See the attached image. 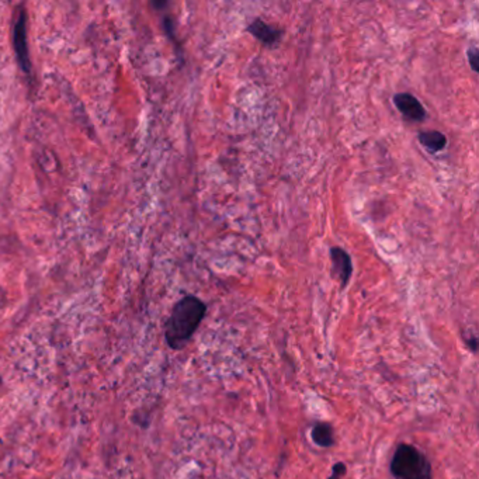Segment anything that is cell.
I'll list each match as a JSON object with an SVG mask.
<instances>
[{
  "label": "cell",
  "instance_id": "obj_8",
  "mask_svg": "<svg viewBox=\"0 0 479 479\" xmlns=\"http://www.w3.org/2000/svg\"><path fill=\"white\" fill-rule=\"evenodd\" d=\"M312 440L316 446L323 447V448H329L333 446L335 443V434H333V427L329 423L325 421H319L312 427L311 431Z\"/></svg>",
  "mask_w": 479,
  "mask_h": 479
},
{
  "label": "cell",
  "instance_id": "obj_5",
  "mask_svg": "<svg viewBox=\"0 0 479 479\" xmlns=\"http://www.w3.org/2000/svg\"><path fill=\"white\" fill-rule=\"evenodd\" d=\"M394 104L408 120L423 121L426 119V110L423 104L411 93H397L394 96Z\"/></svg>",
  "mask_w": 479,
  "mask_h": 479
},
{
  "label": "cell",
  "instance_id": "obj_3",
  "mask_svg": "<svg viewBox=\"0 0 479 479\" xmlns=\"http://www.w3.org/2000/svg\"><path fill=\"white\" fill-rule=\"evenodd\" d=\"M27 23L28 16L26 7L18 10L17 18L13 26V47L16 53V58L21 68V70L27 75L31 72V60L28 53V36H27Z\"/></svg>",
  "mask_w": 479,
  "mask_h": 479
},
{
  "label": "cell",
  "instance_id": "obj_4",
  "mask_svg": "<svg viewBox=\"0 0 479 479\" xmlns=\"http://www.w3.org/2000/svg\"><path fill=\"white\" fill-rule=\"evenodd\" d=\"M330 262H332V277L340 283V287L345 289L353 274V263L350 254L339 247H330Z\"/></svg>",
  "mask_w": 479,
  "mask_h": 479
},
{
  "label": "cell",
  "instance_id": "obj_1",
  "mask_svg": "<svg viewBox=\"0 0 479 479\" xmlns=\"http://www.w3.org/2000/svg\"><path fill=\"white\" fill-rule=\"evenodd\" d=\"M207 305L194 297L185 296L178 301L165 326V339L171 349L181 350L201 325Z\"/></svg>",
  "mask_w": 479,
  "mask_h": 479
},
{
  "label": "cell",
  "instance_id": "obj_2",
  "mask_svg": "<svg viewBox=\"0 0 479 479\" xmlns=\"http://www.w3.org/2000/svg\"><path fill=\"white\" fill-rule=\"evenodd\" d=\"M391 474L395 479H431V465L415 446L402 443L391 460Z\"/></svg>",
  "mask_w": 479,
  "mask_h": 479
},
{
  "label": "cell",
  "instance_id": "obj_6",
  "mask_svg": "<svg viewBox=\"0 0 479 479\" xmlns=\"http://www.w3.org/2000/svg\"><path fill=\"white\" fill-rule=\"evenodd\" d=\"M247 31L264 45H274L281 38V31L276 26L266 23L262 18H254L249 26Z\"/></svg>",
  "mask_w": 479,
  "mask_h": 479
},
{
  "label": "cell",
  "instance_id": "obj_11",
  "mask_svg": "<svg viewBox=\"0 0 479 479\" xmlns=\"http://www.w3.org/2000/svg\"><path fill=\"white\" fill-rule=\"evenodd\" d=\"M465 343L471 348V350L475 353L477 352V346H478V340H477V336L473 335L471 338H465Z\"/></svg>",
  "mask_w": 479,
  "mask_h": 479
},
{
  "label": "cell",
  "instance_id": "obj_7",
  "mask_svg": "<svg viewBox=\"0 0 479 479\" xmlns=\"http://www.w3.org/2000/svg\"><path fill=\"white\" fill-rule=\"evenodd\" d=\"M419 142L430 154H437L446 148L447 136L440 131H423L419 134Z\"/></svg>",
  "mask_w": 479,
  "mask_h": 479
},
{
  "label": "cell",
  "instance_id": "obj_10",
  "mask_svg": "<svg viewBox=\"0 0 479 479\" xmlns=\"http://www.w3.org/2000/svg\"><path fill=\"white\" fill-rule=\"evenodd\" d=\"M467 55H468V60H470L471 69H473L474 72H478V63H477V58H478V50H477V47H473V48H470V50H468V53H467Z\"/></svg>",
  "mask_w": 479,
  "mask_h": 479
},
{
  "label": "cell",
  "instance_id": "obj_9",
  "mask_svg": "<svg viewBox=\"0 0 479 479\" xmlns=\"http://www.w3.org/2000/svg\"><path fill=\"white\" fill-rule=\"evenodd\" d=\"M346 473H348V468H346V465H345L343 463H338V464H335V465H333V468H332V474L329 475V478L328 479H340L342 477H345V475H346Z\"/></svg>",
  "mask_w": 479,
  "mask_h": 479
}]
</instances>
